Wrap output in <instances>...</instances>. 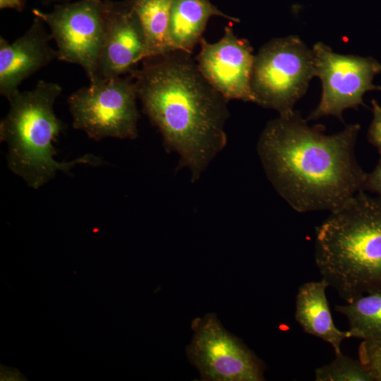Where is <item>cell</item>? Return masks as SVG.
Instances as JSON below:
<instances>
[{
    "instance_id": "10",
    "label": "cell",
    "mask_w": 381,
    "mask_h": 381,
    "mask_svg": "<svg viewBox=\"0 0 381 381\" xmlns=\"http://www.w3.org/2000/svg\"><path fill=\"white\" fill-rule=\"evenodd\" d=\"M200 44L197 65L208 83L226 100L255 102L251 90L255 56L249 42L227 26L218 42L202 38Z\"/></svg>"
},
{
    "instance_id": "1",
    "label": "cell",
    "mask_w": 381,
    "mask_h": 381,
    "mask_svg": "<svg viewBox=\"0 0 381 381\" xmlns=\"http://www.w3.org/2000/svg\"><path fill=\"white\" fill-rule=\"evenodd\" d=\"M360 129L350 124L327 135L294 111L267 123L257 150L269 181L294 210L332 211L363 190L367 173L355 157Z\"/></svg>"
},
{
    "instance_id": "2",
    "label": "cell",
    "mask_w": 381,
    "mask_h": 381,
    "mask_svg": "<svg viewBox=\"0 0 381 381\" xmlns=\"http://www.w3.org/2000/svg\"><path fill=\"white\" fill-rule=\"evenodd\" d=\"M130 75L166 150L179 155V167L187 168L195 182L226 145L227 100L184 52L148 57Z\"/></svg>"
},
{
    "instance_id": "8",
    "label": "cell",
    "mask_w": 381,
    "mask_h": 381,
    "mask_svg": "<svg viewBox=\"0 0 381 381\" xmlns=\"http://www.w3.org/2000/svg\"><path fill=\"white\" fill-rule=\"evenodd\" d=\"M312 51L315 76L320 79L322 91L306 121L334 116L344 122L343 111L364 105L363 96L367 91H381V86L373 83L381 71V64L374 58L337 54L322 42L315 44Z\"/></svg>"
},
{
    "instance_id": "15",
    "label": "cell",
    "mask_w": 381,
    "mask_h": 381,
    "mask_svg": "<svg viewBox=\"0 0 381 381\" xmlns=\"http://www.w3.org/2000/svg\"><path fill=\"white\" fill-rule=\"evenodd\" d=\"M145 35L149 57L175 51L169 38L173 0H131Z\"/></svg>"
},
{
    "instance_id": "14",
    "label": "cell",
    "mask_w": 381,
    "mask_h": 381,
    "mask_svg": "<svg viewBox=\"0 0 381 381\" xmlns=\"http://www.w3.org/2000/svg\"><path fill=\"white\" fill-rule=\"evenodd\" d=\"M212 16L239 21L222 13L210 0H173L169 28L173 49L190 54L196 44L200 43L207 23Z\"/></svg>"
},
{
    "instance_id": "6",
    "label": "cell",
    "mask_w": 381,
    "mask_h": 381,
    "mask_svg": "<svg viewBox=\"0 0 381 381\" xmlns=\"http://www.w3.org/2000/svg\"><path fill=\"white\" fill-rule=\"evenodd\" d=\"M130 76L98 80L71 94L68 103L74 128L95 140L136 138L138 95Z\"/></svg>"
},
{
    "instance_id": "4",
    "label": "cell",
    "mask_w": 381,
    "mask_h": 381,
    "mask_svg": "<svg viewBox=\"0 0 381 381\" xmlns=\"http://www.w3.org/2000/svg\"><path fill=\"white\" fill-rule=\"evenodd\" d=\"M61 90L57 83L40 80L31 90L17 91L8 99L9 110L0 122V140L8 145V168L34 189L44 186L59 171L68 173L77 164L96 166L102 162L89 154L71 162L55 160L54 142L64 124L55 114L54 104Z\"/></svg>"
},
{
    "instance_id": "11",
    "label": "cell",
    "mask_w": 381,
    "mask_h": 381,
    "mask_svg": "<svg viewBox=\"0 0 381 381\" xmlns=\"http://www.w3.org/2000/svg\"><path fill=\"white\" fill-rule=\"evenodd\" d=\"M149 57L147 43L132 1L104 0V39L93 81L131 74Z\"/></svg>"
},
{
    "instance_id": "20",
    "label": "cell",
    "mask_w": 381,
    "mask_h": 381,
    "mask_svg": "<svg viewBox=\"0 0 381 381\" xmlns=\"http://www.w3.org/2000/svg\"><path fill=\"white\" fill-rule=\"evenodd\" d=\"M363 190L373 193L381 198V155L375 169L366 174Z\"/></svg>"
},
{
    "instance_id": "13",
    "label": "cell",
    "mask_w": 381,
    "mask_h": 381,
    "mask_svg": "<svg viewBox=\"0 0 381 381\" xmlns=\"http://www.w3.org/2000/svg\"><path fill=\"white\" fill-rule=\"evenodd\" d=\"M328 286L323 278L301 284L296 297L295 318L306 333L329 344L337 354L341 352V344L348 336L346 331L339 330L334 325L326 296Z\"/></svg>"
},
{
    "instance_id": "3",
    "label": "cell",
    "mask_w": 381,
    "mask_h": 381,
    "mask_svg": "<svg viewBox=\"0 0 381 381\" xmlns=\"http://www.w3.org/2000/svg\"><path fill=\"white\" fill-rule=\"evenodd\" d=\"M315 248L322 278L346 303L381 291V198L362 190L330 211Z\"/></svg>"
},
{
    "instance_id": "18",
    "label": "cell",
    "mask_w": 381,
    "mask_h": 381,
    "mask_svg": "<svg viewBox=\"0 0 381 381\" xmlns=\"http://www.w3.org/2000/svg\"><path fill=\"white\" fill-rule=\"evenodd\" d=\"M359 360L371 374L373 380L381 381V339L363 340Z\"/></svg>"
},
{
    "instance_id": "16",
    "label": "cell",
    "mask_w": 381,
    "mask_h": 381,
    "mask_svg": "<svg viewBox=\"0 0 381 381\" xmlns=\"http://www.w3.org/2000/svg\"><path fill=\"white\" fill-rule=\"evenodd\" d=\"M349 322L348 338L381 339V291L363 295L345 305L335 306Z\"/></svg>"
},
{
    "instance_id": "12",
    "label": "cell",
    "mask_w": 381,
    "mask_h": 381,
    "mask_svg": "<svg viewBox=\"0 0 381 381\" xmlns=\"http://www.w3.org/2000/svg\"><path fill=\"white\" fill-rule=\"evenodd\" d=\"M44 24L35 17L30 28L13 42L0 37V93L7 99L25 78L57 58Z\"/></svg>"
},
{
    "instance_id": "21",
    "label": "cell",
    "mask_w": 381,
    "mask_h": 381,
    "mask_svg": "<svg viewBox=\"0 0 381 381\" xmlns=\"http://www.w3.org/2000/svg\"><path fill=\"white\" fill-rule=\"evenodd\" d=\"M25 4V0H0V8H12L21 11Z\"/></svg>"
},
{
    "instance_id": "9",
    "label": "cell",
    "mask_w": 381,
    "mask_h": 381,
    "mask_svg": "<svg viewBox=\"0 0 381 381\" xmlns=\"http://www.w3.org/2000/svg\"><path fill=\"white\" fill-rule=\"evenodd\" d=\"M47 24L57 47V59L80 66L94 80L104 39V1L79 0L56 5L51 12L33 9Z\"/></svg>"
},
{
    "instance_id": "5",
    "label": "cell",
    "mask_w": 381,
    "mask_h": 381,
    "mask_svg": "<svg viewBox=\"0 0 381 381\" xmlns=\"http://www.w3.org/2000/svg\"><path fill=\"white\" fill-rule=\"evenodd\" d=\"M313 76L312 49L296 36L273 39L255 56L251 78L255 102L279 115L291 114Z\"/></svg>"
},
{
    "instance_id": "17",
    "label": "cell",
    "mask_w": 381,
    "mask_h": 381,
    "mask_svg": "<svg viewBox=\"0 0 381 381\" xmlns=\"http://www.w3.org/2000/svg\"><path fill=\"white\" fill-rule=\"evenodd\" d=\"M335 355L332 361L315 370L316 381H374L360 360H354L341 352Z\"/></svg>"
},
{
    "instance_id": "19",
    "label": "cell",
    "mask_w": 381,
    "mask_h": 381,
    "mask_svg": "<svg viewBox=\"0 0 381 381\" xmlns=\"http://www.w3.org/2000/svg\"><path fill=\"white\" fill-rule=\"evenodd\" d=\"M373 119L368 132V139L381 155V106L375 99L371 101Z\"/></svg>"
},
{
    "instance_id": "7",
    "label": "cell",
    "mask_w": 381,
    "mask_h": 381,
    "mask_svg": "<svg viewBox=\"0 0 381 381\" xmlns=\"http://www.w3.org/2000/svg\"><path fill=\"white\" fill-rule=\"evenodd\" d=\"M193 336L186 347L190 363L207 381H262L264 365L242 341L226 331L214 313L191 322Z\"/></svg>"
}]
</instances>
